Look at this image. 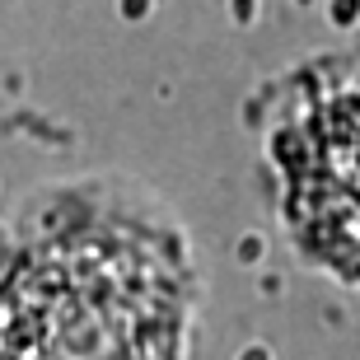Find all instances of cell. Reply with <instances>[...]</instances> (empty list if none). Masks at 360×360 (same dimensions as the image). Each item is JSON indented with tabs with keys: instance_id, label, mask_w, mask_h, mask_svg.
<instances>
[{
	"instance_id": "cell-4",
	"label": "cell",
	"mask_w": 360,
	"mask_h": 360,
	"mask_svg": "<svg viewBox=\"0 0 360 360\" xmlns=\"http://www.w3.org/2000/svg\"><path fill=\"white\" fill-rule=\"evenodd\" d=\"M229 10H234L239 24H248V19H253V0H229Z\"/></svg>"
},
{
	"instance_id": "cell-1",
	"label": "cell",
	"mask_w": 360,
	"mask_h": 360,
	"mask_svg": "<svg viewBox=\"0 0 360 360\" xmlns=\"http://www.w3.org/2000/svg\"><path fill=\"white\" fill-rule=\"evenodd\" d=\"M295 229L314 262L360 285V103L285 141Z\"/></svg>"
},
{
	"instance_id": "cell-3",
	"label": "cell",
	"mask_w": 360,
	"mask_h": 360,
	"mask_svg": "<svg viewBox=\"0 0 360 360\" xmlns=\"http://www.w3.org/2000/svg\"><path fill=\"white\" fill-rule=\"evenodd\" d=\"M333 10H337V19H342V24H347V19H356L360 0H333Z\"/></svg>"
},
{
	"instance_id": "cell-2",
	"label": "cell",
	"mask_w": 360,
	"mask_h": 360,
	"mask_svg": "<svg viewBox=\"0 0 360 360\" xmlns=\"http://www.w3.org/2000/svg\"><path fill=\"white\" fill-rule=\"evenodd\" d=\"M117 10H122V19H146L150 0H117Z\"/></svg>"
}]
</instances>
